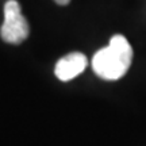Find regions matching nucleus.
Wrapping results in <instances>:
<instances>
[{
	"mask_svg": "<svg viewBox=\"0 0 146 146\" xmlns=\"http://www.w3.org/2000/svg\"><path fill=\"white\" fill-rule=\"evenodd\" d=\"M133 61V49L123 35H114L108 46L100 49L92 58V69L100 78L119 80L125 76Z\"/></svg>",
	"mask_w": 146,
	"mask_h": 146,
	"instance_id": "1",
	"label": "nucleus"
},
{
	"mask_svg": "<svg viewBox=\"0 0 146 146\" xmlns=\"http://www.w3.org/2000/svg\"><path fill=\"white\" fill-rule=\"evenodd\" d=\"M30 34V27L26 18L22 15L21 4L16 0H8L4 4V22L0 29L3 41L18 45Z\"/></svg>",
	"mask_w": 146,
	"mask_h": 146,
	"instance_id": "2",
	"label": "nucleus"
},
{
	"mask_svg": "<svg viewBox=\"0 0 146 146\" xmlns=\"http://www.w3.org/2000/svg\"><path fill=\"white\" fill-rule=\"evenodd\" d=\"M87 57L83 53H70L68 56L58 60L54 68V73L61 81H69L77 77L87 68Z\"/></svg>",
	"mask_w": 146,
	"mask_h": 146,
	"instance_id": "3",
	"label": "nucleus"
},
{
	"mask_svg": "<svg viewBox=\"0 0 146 146\" xmlns=\"http://www.w3.org/2000/svg\"><path fill=\"white\" fill-rule=\"evenodd\" d=\"M57 4H61V5H65V4H68L70 0H54Z\"/></svg>",
	"mask_w": 146,
	"mask_h": 146,
	"instance_id": "4",
	"label": "nucleus"
}]
</instances>
